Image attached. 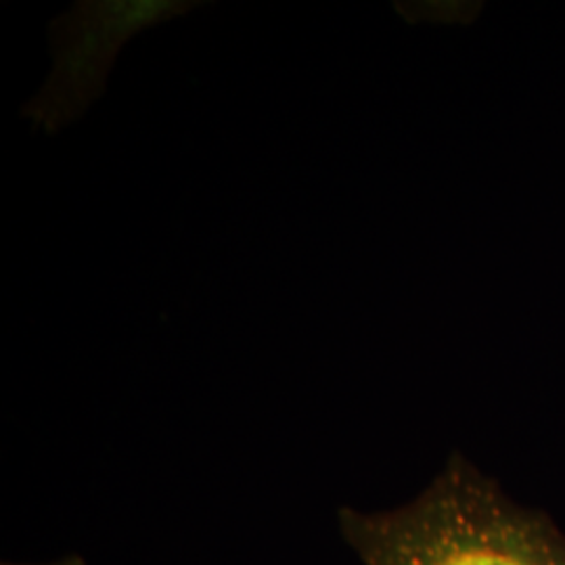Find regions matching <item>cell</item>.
Instances as JSON below:
<instances>
[{"instance_id":"4","label":"cell","mask_w":565,"mask_h":565,"mask_svg":"<svg viewBox=\"0 0 565 565\" xmlns=\"http://www.w3.org/2000/svg\"><path fill=\"white\" fill-rule=\"evenodd\" d=\"M2 565H34V564H4ZM42 565H86V562L82 559V555L78 553H72V555H65V557H61L57 562H51V564H42Z\"/></svg>"},{"instance_id":"1","label":"cell","mask_w":565,"mask_h":565,"mask_svg":"<svg viewBox=\"0 0 565 565\" xmlns=\"http://www.w3.org/2000/svg\"><path fill=\"white\" fill-rule=\"evenodd\" d=\"M363 565H565V534L513 501L461 452L413 501L390 511L338 513Z\"/></svg>"},{"instance_id":"3","label":"cell","mask_w":565,"mask_h":565,"mask_svg":"<svg viewBox=\"0 0 565 565\" xmlns=\"http://www.w3.org/2000/svg\"><path fill=\"white\" fill-rule=\"evenodd\" d=\"M394 9L408 23L467 25L476 20L482 4L478 2H396Z\"/></svg>"},{"instance_id":"2","label":"cell","mask_w":565,"mask_h":565,"mask_svg":"<svg viewBox=\"0 0 565 565\" xmlns=\"http://www.w3.org/2000/svg\"><path fill=\"white\" fill-rule=\"evenodd\" d=\"M198 0H78L49 23L51 70L21 105V116L44 135L78 124L107 93L126 44L147 30L179 20Z\"/></svg>"}]
</instances>
